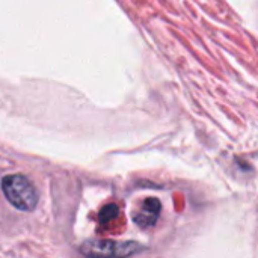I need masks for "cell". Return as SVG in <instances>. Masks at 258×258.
I'll return each instance as SVG.
<instances>
[{
  "label": "cell",
  "instance_id": "7a4b0ae2",
  "mask_svg": "<svg viewBox=\"0 0 258 258\" xmlns=\"http://www.w3.org/2000/svg\"><path fill=\"white\" fill-rule=\"evenodd\" d=\"M80 251L89 257H127L139 251V245L133 242L115 240H88L82 245Z\"/></svg>",
  "mask_w": 258,
  "mask_h": 258
},
{
  "label": "cell",
  "instance_id": "6da1fadb",
  "mask_svg": "<svg viewBox=\"0 0 258 258\" xmlns=\"http://www.w3.org/2000/svg\"><path fill=\"white\" fill-rule=\"evenodd\" d=\"M2 190L17 210L32 212L38 206V192L32 181L23 174L6 175L2 180Z\"/></svg>",
  "mask_w": 258,
  "mask_h": 258
},
{
  "label": "cell",
  "instance_id": "3957f363",
  "mask_svg": "<svg viewBox=\"0 0 258 258\" xmlns=\"http://www.w3.org/2000/svg\"><path fill=\"white\" fill-rule=\"evenodd\" d=\"M159 213H160V203L156 198H148L144 201L138 215H135V222L144 228L151 227L156 224Z\"/></svg>",
  "mask_w": 258,
  "mask_h": 258
},
{
  "label": "cell",
  "instance_id": "277c9868",
  "mask_svg": "<svg viewBox=\"0 0 258 258\" xmlns=\"http://www.w3.org/2000/svg\"><path fill=\"white\" fill-rule=\"evenodd\" d=\"M116 216H118V206L116 204H107L100 212V222H103V224L109 222V221H112Z\"/></svg>",
  "mask_w": 258,
  "mask_h": 258
}]
</instances>
